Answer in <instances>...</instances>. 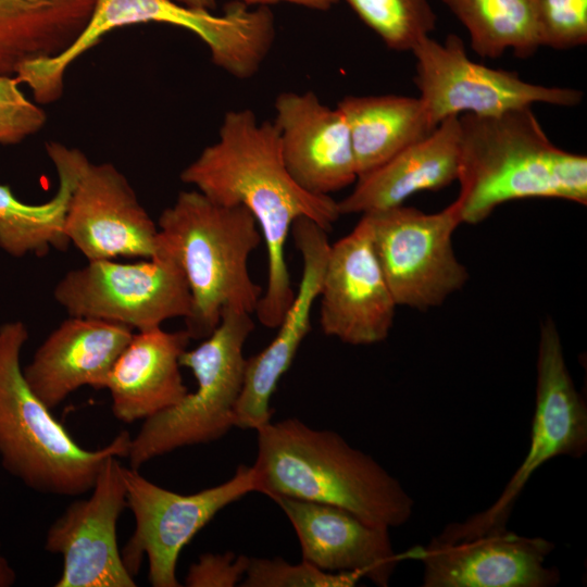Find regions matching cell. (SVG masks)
<instances>
[{"mask_svg":"<svg viewBox=\"0 0 587 587\" xmlns=\"http://www.w3.org/2000/svg\"><path fill=\"white\" fill-rule=\"evenodd\" d=\"M180 180L215 202L245 207L255 218L267 254L266 289L255 314L276 328L295 297L285 255L291 227L307 217L329 232L341 216L338 201L296 183L274 123L259 122L251 109L225 113L217 140L182 171Z\"/></svg>","mask_w":587,"mask_h":587,"instance_id":"6da1fadb","label":"cell"},{"mask_svg":"<svg viewBox=\"0 0 587 587\" xmlns=\"http://www.w3.org/2000/svg\"><path fill=\"white\" fill-rule=\"evenodd\" d=\"M255 432L258 492L339 507L389 529L412 516L414 501L400 482L339 434L297 417L271 421Z\"/></svg>","mask_w":587,"mask_h":587,"instance_id":"7a4b0ae2","label":"cell"},{"mask_svg":"<svg viewBox=\"0 0 587 587\" xmlns=\"http://www.w3.org/2000/svg\"><path fill=\"white\" fill-rule=\"evenodd\" d=\"M457 201L462 223L478 224L499 205L547 198L587 204V158L555 146L532 107L498 115H459Z\"/></svg>","mask_w":587,"mask_h":587,"instance_id":"3957f363","label":"cell"},{"mask_svg":"<svg viewBox=\"0 0 587 587\" xmlns=\"http://www.w3.org/2000/svg\"><path fill=\"white\" fill-rule=\"evenodd\" d=\"M157 225L189 286L185 329L191 339L208 337L224 310L255 313L263 289L252 280L248 260L263 239L245 207L215 202L196 189L180 191Z\"/></svg>","mask_w":587,"mask_h":587,"instance_id":"277c9868","label":"cell"},{"mask_svg":"<svg viewBox=\"0 0 587 587\" xmlns=\"http://www.w3.org/2000/svg\"><path fill=\"white\" fill-rule=\"evenodd\" d=\"M141 23H163L193 33L208 47L213 64L237 79H248L259 72L276 36L274 15L264 5L251 10L234 1L223 14L215 15L172 0H96L78 37L52 58L23 64L17 78L32 90L37 102L58 101L73 62L108 33Z\"/></svg>","mask_w":587,"mask_h":587,"instance_id":"5b68a950","label":"cell"},{"mask_svg":"<svg viewBox=\"0 0 587 587\" xmlns=\"http://www.w3.org/2000/svg\"><path fill=\"white\" fill-rule=\"evenodd\" d=\"M28 329L0 325V462L27 488L59 497L90 491L110 457L127 458L132 436L118 433L97 450L78 445L27 384L21 365Z\"/></svg>","mask_w":587,"mask_h":587,"instance_id":"8992f818","label":"cell"},{"mask_svg":"<svg viewBox=\"0 0 587 587\" xmlns=\"http://www.w3.org/2000/svg\"><path fill=\"white\" fill-rule=\"evenodd\" d=\"M253 328L250 313L224 310L215 329L198 347L182 353L180 366L192 372L197 388L143 421L130 440V467L138 470L178 448L215 441L235 427L246 366L243 346Z\"/></svg>","mask_w":587,"mask_h":587,"instance_id":"52a82bcc","label":"cell"},{"mask_svg":"<svg viewBox=\"0 0 587 587\" xmlns=\"http://www.w3.org/2000/svg\"><path fill=\"white\" fill-rule=\"evenodd\" d=\"M536 403L529 449L498 499L463 522L448 524L436 538L459 541L507 529L513 507L533 474L559 455L580 458L587 451V405L566 366L555 323L540 325Z\"/></svg>","mask_w":587,"mask_h":587,"instance_id":"ba28073f","label":"cell"},{"mask_svg":"<svg viewBox=\"0 0 587 587\" xmlns=\"http://www.w3.org/2000/svg\"><path fill=\"white\" fill-rule=\"evenodd\" d=\"M70 316L90 317L141 332L171 319L187 320L192 299L185 274L160 241L155 255L137 262L88 261L68 271L53 289Z\"/></svg>","mask_w":587,"mask_h":587,"instance_id":"9c48e42d","label":"cell"},{"mask_svg":"<svg viewBox=\"0 0 587 587\" xmlns=\"http://www.w3.org/2000/svg\"><path fill=\"white\" fill-rule=\"evenodd\" d=\"M364 215L397 305L438 307L467 282L469 272L452 245V235L462 224L457 200L435 213L401 204Z\"/></svg>","mask_w":587,"mask_h":587,"instance_id":"30bf717a","label":"cell"},{"mask_svg":"<svg viewBox=\"0 0 587 587\" xmlns=\"http://www.w3.org/2000/svg\"><path fill=\"white\" fill-rule=\"evenodd\" d=\"M123 478L135 529L121 555L132 576L138 574L146 555L153 587H179L176 566L185 546L222 509L257 491L255 472L246 465L228 480L189 495L160 487L133 467L123 466Z\"/></svg>","mask_w":587,"mask_h":587,"instance_id":"8fae6325","label":"cell"},{"mask_svg":"<svg viewBox=\"0 0 587 587\" xmlns=\"http://www.w3.org/2000/svg\"><path fill=\"white\" fill-rule=\"evenodd\" d=\"M411 52L415 58L414 83L435 126L451 116L498 115L535 103L574 107L584 97L578 89L529 83L515 72L474 62L454 34L445 42L428 36Z\"/></svg>","mask_w":587,"mask_h":587,"instance_id":"7c38bea8","label":"cell"},{"mask_svg":"<svg viewBox=\"0 0 587 587\" xmlns=\"http://www.w3.org/2000/svg\"><path fill=\"white\" fill-rule=\"evenodd\" d=\"M118 459L108 458L91 496L72 502L48 528L45 549L63 561L55 587L136 586L117 547V522L127 508Z\"/></svg>","mask_w":587,"mask_h":587,"instance_id":"4fadbf2b","label":"cell"},{"mask_svg":"<svg viewBox=\"0 0 587 587\" xmlns=\"http://www.w3.org/2000/svg\"><path fill=\"white\" fill-rule=\"evenodd\" d=\"M319 298L325 335L352 346L374 345L388 337L398 305L364 214L348 235L330 245Z\"/></svg>","mask_w":587,"mask_h":587,"instance_id":"5bb4252c","label":"cell"},{"mask_svg":"<svg viewBox=\"0 0 587 587\" xmlns=\"http://www.w3.org/2000/svg\"><path fill=\"white\" fill-rule=\"evenodd\" d=\"M65 233L88 260L148 259L158 253L159 228L127 178L112 163H91L73 190Z\"/></svg>","mask_w":587,"mask_h":587,"instance_id":"9a60e30c","label":"cell"},{"mask_svg":"<svg viewBox=\"0 0 587 587\" xmlns=\"http://www.w3.org/2000/svg\"><path fill=\"white\" fill-rule=\"evenodd\" d=\"M553 549L546 538L504 529L452 542L434 537L401 555L422 563L424 587H551L560 582L546 565Z\"/></svg>","mask_w":587,"mask_h":587,"instance_id":"2e32d148","label":"cell"},{"mask_svg":"<svg viewBox=\"0 0 587 587\" xmlns=\"http://www.w3.org/2000/svg\"><path fill=\"white\" fill-rule=\"evenodd\" d=\"M290 233L302 259L301 279L274 339L261 352L246 359L242 388L235 407V427L257 430L271 422L272 395L311 329V312L320 296L330 248L328 232L301 217Z\"/></svg>","mask_w":587,"mask_h":587,"instance_id":"e0dca14e","label":"cell"},{"mask_svg":"<svg viewBox=\"0 0 587 587\" xmlns=\"http://www.w3.org/2000/svg\"><path fill=\"white\" fill-rule=\"evenodd\" d=\"M285 165L304 190L330 196L354 184L357 165L346 120L311 90L283 91L274 102Z\"/></svg>","mask_w":587,"mask_h":587,"instance_id":"ac0fdd59","label":"cell"},{"mask_svg":"<svg viewBox=\"0 0 587 587\" xmlns=\"http://www.w3.org/2000/svg\"><path fill=\"white\" fill-rule=\"evenodd\" d=\"M291 523L302 560L328 572H357L387 587L402 555L394 550L389 528L364 522L330 504L288 497L272 499Z\"/></svg>","mask_w":587,"mask_h":587,"instance_id":"d6986e66","label":"cell"},{"mask_svg":"<svg viewBox=\"0 0 587 587\" xmlns=\"http://www.w3.org/2000/svg\"><path fill=\"white\" fill-rule=\"evenodd\" d=\"M134 330L108 321L70 316L23 367L36 396L52 410L83 386L104 389L107 377Z\"/></svg>","mask_w":587,"mask_h":587,"instance_id":"ffe728a7","label":"cell"},{"mask_svg":"<svg viewBox=\"0 0 587 587\" xmlns=\"http://www.w3.org/2000/svg\"><path fill=\"white\" fill-rule=\"evenodd\" d=\"M190 339L186 329L158 327L134 333L104 384L116 420L145 421L187 395L179 360Z\"/></svg>","mask_w":587,"mask_h":587,"instance_id":"44dd1931","label":"cell"},{"mask_svg":"<svg viewBox=\"0 0 587 587\" xmlns=\"http://www.w3.org/2000/svg\"><path fill=\"white\" fill-rule=\"evenodd\" d=\"M459 158V116H451L423 139L359 176L353 190L338 201L339 212L362 215L401 205L420 191L445 188L458 179Z\"/></svg>","mask_w":587,"mask_h":587,"instance_id":"7402d4cb","label":"cell"},{"mask_svg":"<svg viewBox=\"0 0 587 587\" xmlns=\"http://www.w3.org/2000/svg\"><path fill=\"white\" fill-rule=\"evenodd\" d=\"M59 186L54 196L39 204L18 200L10 186L0 184V249L11 257H41L51 249L66 250L65 217L76 183L89 162L86 154L61 142L46 143Z\"/></svg>","mask_w":587,"mask_h":587,"instance_id":"603a6c76","label":"cell"},{"mask_svg":"<svg viewBox=\"0 0 587 587\" xmlns=\"http://www.w3.org/2000/svg\"><path fill=\"white\" fill-rule=\"evenodd\" d=\"M96 0H0V74L65 50L88 23Z\"/></svg>","mask_w":587,"mask_h":587,"instance_id":"cb8c5ba5","label":"cell"},{"mask_svg":"<svg viewBox=\"0 0 587 587\" xmlns=\"http://www.w3.org/2000/svg\"><path fill=\"white\" fill-rule=\"evenodd\" d=\"M336 107L348 125L358 177L436 128L420 97L346 96Z\"/></svg>","mask_w":587,"mask_h":587,"instance_id":"d4e9b609","label":"cell"},{"mask_svg":"<svg viewBox=\"0 0 587 587\" xmlns=\"http://www.w3.org/2000/svg\"><path fill=\"white\" fill-rule=\"evenodd\" d=\"M466 28L471 47L482 58L507 50L532 57L541 47L530 0H441Z\"/></svg>","mask_w":587,"mask_h":587,"instance_id":"484cf974","label":"cell"},{"mask_svg":"<svg viewBox=\"0 0 587 587\" xmlns=\"http://www.w3.org/2000/svg\"><path fill=\"white\" fill-rule=\"evenodd\" d=\"M382 41L395 51H412L430 36L437 15L430 0H347Z\"/></svg>","mask_w":587,"mask_h":587,"instance_id":"4316f807","label":"cell"},{"mask_svg":"<svg viewBox=\"0 0 587 587\" xmlns=\"http://www.w3.org/2000/svg\"><path fill=\"white\" fill-rule=\"evenodd\" d=\"M363 578L357 572L323 571L302 560L292 564L276 557L249 558L242 587H352Z\"/></svg>","mask_w":587,"mask_h":587,"instance_id":"83f0119b","label":"cell"},{"mask_svg":"<svg viewBox=\"0 0 587 587\" xmlns=\"http://www.w3.org/2000/svg\"><path fill=\"white\" fill-rule=\"evenodd\" d=\"M540 43L557 50L587 42V0H530Z\"/></svg>","mask_w":587,"mask_h":587,"instance_id":"f1b7e54d","label":"cell"},{"mask_svg":"<svg viewBox=\"0 0 587 587\" xmlns=\"http://www.w3.org/2000/svg\"><path fill=\"white\" fill-rule=\"evenodd\" d=\"M18 85L15 76L0 74V145H18L47 122L46 112Z\"/></svg>","mask_w":587,"mask_h":587,"instance_id":"f546056e","label":"cell"},{"mask_svg":"<svg viewBox=\"0 0 587 587\" xmlns=\"http://www.w3.org/2000/svg\"><path fill=\"white\" fill-rule=\"evenodd\" d=\"M249 558L234 552L204 553L192 563L185 577L188 587H234L245 577ZM240 585V584H239Z\"/></svg>","mask_w":587,"mask_h":587,"instance_id":"4dcf8cb0","label":"cell"},{"mask_svg":"<svg viewBox=\"0 0 587 587\" xmlns=\"http://www.w3.org/2000/svg\"><path fill=\"white\" fill-rule=\"evenodd\" d=\"M247 5L258 4L259 7L277 3V2H289L305 7L313 10L326 11L338 3L339 0H235Z\"/></svg>","mask_w":587,"mask_h":587,"instance_id":"1f68e13d","label":"cell"},{"mask_svg":"<svg viewBox=\"0 0 587 587\" xmlns=\"http://www.w3.org/2000/svg\"><path fill=\"white\" fill-rule=\"evenodd\" d=\"M1 549L0 542V587H11L16 582V572L9 560L3 555Z\"/></svg>","mask_w":587,"mask_h":587,"instance_id":"d6a6232c","label":"cell"},{"mask_svg":"<svg viewBox=\"0 0 587 587\" xmlns=\"http://www.w3.org/2000/svg\"><path fill=\"white\" fill-rule=\"evenodd\" d=\"M172 1L179 3L182 5L188 7V8L207 10V11H212L216 7V0H172Z\"/></svg>","mask_w":587,"mask_h":587,"instance_id":"836d02e7","label":"cell"}]
</instances>
